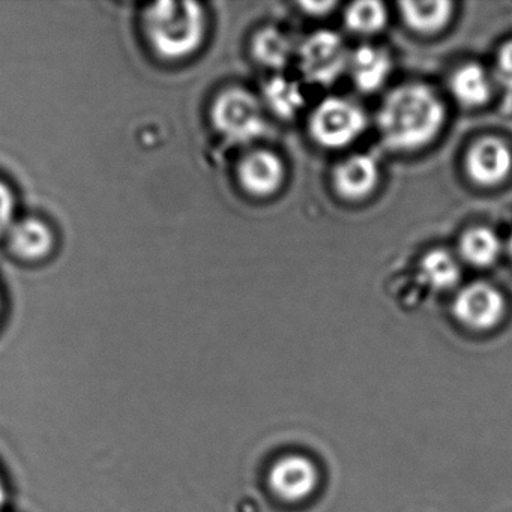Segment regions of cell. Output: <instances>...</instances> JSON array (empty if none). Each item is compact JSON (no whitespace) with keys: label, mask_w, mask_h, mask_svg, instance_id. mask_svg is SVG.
<instances>
[{"label":"cell","mask_w":512,"mask_h":512,"mask_svg":"<svg viewBox=\"0 0 512 512\" xmlns=\"http://www.w3.org/2000/svg\"><path fill=\"white\" fill-rule=\"evenodd\" d=\"M445 107L424 85H406L386 98L377 115L380 136L395 151H413L428 145L445 124Z\"/></svg>","instance_id":"1"},{"label":"cell","mask_w":512,"mask_h":512,"mask_svg":"<svg viewBox=\"0 0 512 512\" xmlns=\"http://www.w3.org/2000/svg\"><path fill=\"white\" fill-rule=\"evenodd\" d=\"M205 13L196 2H158L143 11V31L154 52L167 61L193 55L205 38Z\"/></svg>","instance_id":"2"},{"label":"cell","mask_w":512,"mask_h":512,"mask_svg":"<svg viewBox=\"0 0 512 512\" xmlns=\"http://www.w3.org/2000/svg\"><path fill=\"white\" fill-rule=\"evenodd\" d=\"M211 118L218 133L233 143L253 142L268 130L259 101L242 89H229L218 95Z\"/></svg>","instance_id":"3"},{"label":"cell","mask_w":512,"mask_h":512,"mask_svg":"<svg viewBox=\"0 0 512 512\" xmlns=\"http://www.w3.org/2000/svg\"><path fill=\"white\" fill-rule=\"evenodd\" d=\"M367 127L364 112L341 98H328L314 110L310 121L313 139L325 148H344L355 142Z\"/></svg>","instance_id":"4"},{"label":"cell","mask_w":512,"mask_h":512,"mask_svg":"<svg viewBox=\"0 0 512 512\" xmlns=\"http://www.w3.org/2000/svg\"><path fill=\"white\" fill-rule=\"evenodd\" d=\"M299 58L307 80L329 86L349 67L350 55L340 35L332 31H319L302 43Z\"/></svg>","instance_id":"5"},{"label":"cell","mask_w":512,"mask_h":512,"mask_svg":"<svg viewBox=\"0 0 512 512\" xmlns=\"http://www.w3.org/2000/svg\"><path fill=\"white\" fill-rule=\"evenodd\" d=\"M452 314L466 328L487 331L505 316V299L496 287L478 281L458 293Z\"/></svg>","instance_id":"6"},{"label":"cell","mask_w":512,"mask_h":512,"mask_svg":"<svg viewBox=\"0 0 512 512\" xmlns=\"http://www.w3.org/2000/svg\"><path fill=\"white\" fill-rule=\"evenodd\" d=\"M272 493L284 502H304L319 485V470L305 455H284L272 464L268 473Z\"/></svg>","instance_id":"7"},{"label":"cell","mask_w":512,"mask_h":512,"mask_svg":"<svg viewBox=\"0 0 512 512\" xmlns=\"http://www.w3.org/2000/svg\"><path fill=\"white\" fill-rule=\"evenodd\" d=\"M466 169L467 175L476 184L484 187L500 184L511 173V151L502 140L485 137L467 152Z\"/></svg>","instance_id":"8"},{"label":"cell","mask_w":512,"mask_h":512,"mask_svg":"<svg viewBox=\"0 0 512 512\" xmlns=\"http://www.w3.org/2000/svg\"><path fill=\"white\" fill-rule=\"evenodd\" d=\"M239 182L254 196H269L280 188L284 166L277 155L268 151L248 154L239 164Z\"/></svg>","instance_id":"9"},{"label":"cell","mask_w":512,"mask_h":512,"mask_svg":"<svg viewBox=\"0 0 512 512\" xmlns=\"http://www.w3.org/2000/svg\"><path fill=\"white\" fill-rule=\"evenodd\" d=\"M379 167L370 155H353L334 170V185L344 199L358 200L376 187Z\"/></svg>","instance_id":"10"},{"label":"cell","mask_w":512,"mask_h":512,"mask_svg":"<svg viewBox=\"0 0 512 512\" xmlns=\"http://www.w3.org/2000/svg\"><path fill=\"white\" fill-rule=\"evenodd\" d=\"M391 58L385 50L362 46L349 58V70L356 88L362 92H374L382 88L391 73Z\"/></svg>","instance_id":"11"},{"label":"cell","mask_w":512,"mask_h":512,"mask_svg":"<svg viewBox=\"0 0 512 512\" xmlns=\"http://www.w3.org/2000/svg\"><path fill=\"white\" fill-rule=\"evenodd\" d=\"M10 245L17 256L26 260H40L52 251L55 238L44 221L26 218L10 229Z\"/></svg>","instance_id":"12"},{"label":"cell","mask_w":512,"mask_h":512,"mask_svg":"<svg viewBox=\"0 0 512 512\" xmlns=\"http://www.w3.org/2000/svg\"><path fill=\"white\" fill-rule=\"evenodd\" d=\"M454 5L448 0H424L401 2L400 11L404 23L419 34H436L451 19Z\"/></svg>","instance_id":"13"},{"label":"cell","mask_w":512,"mask_h":512,"mask_svg":"<svg viewBox=\"0 0 512 512\" xmlns=\"http://www.w3.org/2000/svg\"><path fill=\"white\" fill-rule=\"evenodd\" d=\"M451 91L461 106H484L491 97L490 80L484 68L476 64H467L452 74Z\"/></svg>","instance_id":"14"},{"label":"cell","mask_w":512,"mask_h":512,"mask_svg":"<svg viewBox=\"0 0 512 512\" xmlns=\"http://www.w3.org/2000/svg\"><path fill=\"white\" fill-rule=\"evenodd\" d=\"M421 280L434 290L452 289L460 280V266L446 250L428 251L419 263Z\"/></svg>","instance_id":"15"},{"label":"cell","mask_w":512,"mask_h":512,"mask_svg":"<svg viewBox=\"0 0 512 512\" xmlns=\"http://www.w3.org/2000/svg\"><path fill=\"white\" fill-rule=\"evenodd\" d=\"M500 239L487 227H473L460 239L461 256L470 265L487 268L500 256Z\"/></svg>","instance_id":"16"},{"label":"cell","mask_w":512,"mask_h":512,"mask_svg":"<svg viewBox=\"0 0 512 512\" xmlns=\"http://www.w3.org/2000/svg\"><path fill=\"white\" fill-rule=\"evenodd\" d=\"M263 97L269 109L281 119L295 118L296 113L304 107L305 100L298 83L290 82L284 77H274L263 86Z\"/></svg>","instance_id":"17"},{"label":"cell","mask_w":512,"mask_h":512,"mask_svg":"<svg viewBox=\"0 0 512 512\" xmlns=\"http://www.w3.org/2000/svg\"><path fill=\"white\" fill-rule=\"evenodd\" d=\"M292 41L274 28L263 29L253 40V56L272 70L284 68L292 56Z\"/></svg>","instance_id":"18"},{"label":"cell","mask_w":512,"mask_h":512,"mask_svg":"<svg viewBox=\"0 0 512 512\" xmlns=\"http://www.w3.org/2000/svg\"><path fill=\"white\" fill-rule=\"evenodd\" d=\"M386 19H388V14H386L385 5L373 2V0L355 2L344 13V22H346L347 28L362 35L376 34V32L382 31L385 28Z\"/></svg>","instance_id":"19"},{"label":"cell","mask_w":512,"mask_h":512,"mask_svg":"<svg viewBox=\"0 0 512 512\" xmlns=\"http://www.w3.org/2000/svg\"><path fill=\"white\" fill-rule=\"evenodd\" d=\"M14 197L10 188L4 182H0V235L10 232L13 227Z\"/></svg>","instance_id":"20"},{"label":"cell","mask_w":512,"mask_h":512,"mask_svg":"<svg viewBox=\"0 0 512 512\" xmlns=\"http://www.w3.org/2000/svg\"><path fill=\"white\" fill-rule=\"evenodd\" d=\"M497 76L506 88L512 89V41L506 43L497 55Z\"/></svg>","instance_id":"21"},{"label":"cell","mask_w":512,"mask_h":512,"mask_svg":"<svg viewBox=\"0 0 512 512\" xmlns=\"http://www.w3.org/2000/svg\"><path fill=\"white\" fill-rule=\"evenodd\" d=\"M335 2H302L299 7L311 16H325L332 8H335Z\"/></svg>","instance_id":"22"},{"label":"cell","mask_w":512,"mask_h":512,"mask_svg":"<svg viewBox=\"0 0 512 512\" xmlns=\"http://www.w3.org/2000/svg\"><path fill=\"white\" fill-rule=\"evenodd\" d=\"M5 500H7V490H5L4 481L0 478V509L4 506Z\"/></svg>","instance_id":"23"},{"label":"cell","mask_w":512,"mask_h":512,"mask_svg":"<svg viewBox=\"0 0 512 512\" xmlns=\"http://www.w3.org/2000/svg\"><path fill=\"white\" fill-rule=\"evenodd\" d=\"M509 253H511V257H512V235H511V238H509Z\"/></svg>","instance_id":"24"}]
</instances>
